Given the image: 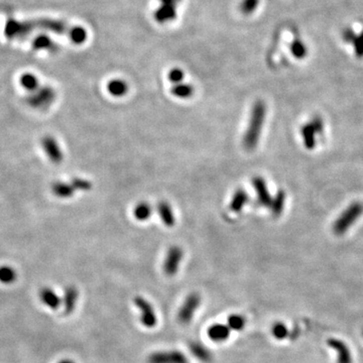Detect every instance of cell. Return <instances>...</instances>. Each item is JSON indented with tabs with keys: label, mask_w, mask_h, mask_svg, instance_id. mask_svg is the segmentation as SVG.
<instances>
[{
	"label": "cell",
	"mask_w": 363,
	"mask_h": 363,
	"mask_svg": "<svg viewBox=\"0 0 363 363\" xmlns=\"http://www.w3.org/2000/svg\"><path fill=\"white\" fill-rule=\"evenodd\" d=\"M59 363H75V362L72 361V360H70V359H63V360H61Z\"/></svg>",
	"instance_id": "cell-34"
},
{
	"label": "cell",
	"mask_w": 363,
	"mask_h": 363,
	"mask_svg": "<svg viewBox=\"0 0 363 363\" xmlns=\"http://www.w3.org/2000/svg\"><path fill=\"white\" fill-rule=\"evenodd\" d=\"M53 191L56 196L61 198H69L74 195L75 189L72 186V184H66V183H56L53 187Z\"/></svg>",
	"instance_id": "cell-23"
},
{
	"label": "cell",
	"mask_w": 363,
	"mask_h": 363,
	"mask_svg": "<svg viewBox=\"0 0 363 363\" xmlns=\"http://www.w3.org/2000/svg\"><path fill=\"white\" fill-rule=\"evenodd\" d=\"M148 363H189L186 355L178 350L157 351L147 358Z\"/></svg>",
	"instance_id": "cell-4"
},
{
	"label": "cell",
	"mask_w": 363,
	"mask_h": 363,
	"mask_svg": "<svg viewBox=\"0 0 363 363\" xmlns=\"http://www.w3.org/2000/svg\"><path fill=\"white\" fill-rule=\"evenodd\" d=\"M51 46H52L51 40L45 36L39 37L35 42V47L37 49H47V48H51Z\"/></svg>",
	"instance_id": "cell-32"
},
{
	"label": "cell",
	"mask_w": 363,
	"mask_h": 363,
	"mask_svg": "<svg viewBox=\"0 0 363 363\" xmlns=\"http://www.w3.org/2000/svg\"><path fill=\"white\" fill-rule=\"evenodd\" d=\"M259 5V0H241L239 4V11L242 15L248 16L253 14Z\"/></svg>",
	"instance_id": "cell-28"
},
{
	"label": "cell",
	"mask_w": 363,
	"mask_h": 363,
	"mask_svg": "<svg viewBox=\"0 0 363 363\" xmlns=\"http://www.w3.org/2000/svg\"><path fill=\"white\" fill-rule=\"evenodd\" d=\"M151 207L148 203L141 202L137 204L133 209V215L136 220L138 221H145L147 220L151 215Z\"/></svg>",
	"instance_id": "cell-22"
},
{
	"label": "cell",
	"mask_w": 363,
	"mask_h": 363,
	"mask_svg": "<svg viewBox=\"0 0 363 363\" xmlns=\"http://www.w3.org/2000/svg\"><path fill=\"white\" fill-rule=\"evenodd\" d=\"M310 123L313 126V128L315 129V131L317 132V134H320V133L323 132V130H324V122L319 116L313 117L312 120L310 121Z\"/></svg>",
	"instance_id": "cell-33"
},
{
	"label": "cell",
	"mask_w": 363,
	"mask_h": 363,
	"mask_svg": "<svg viewBox=\"0 0 363 363\" xmlns=\"http://www.w3.org/2000/svg\"><path fill=\"white\" fill-rule=\"evenodd\" d=\"M201 304V297L197 293L190 294L185 302L182 305L178 313H177V320L180 324L188 325L192 321L196 311L198 310Z\"/></svg>",
	"instance_id": "cell-3"
},
{
	"label": "cell",
	"mask_w": 363,
	"mask_h": 363,
	"mask_svg": "<svg viewBox=\"0 0 363 363\" xmlns=\"http://www.w3.org/2000/svg\"><path fill=\"white\" fill-rule=\"evenodd\" d=\"M302 137H303V141L304 144L306 146V148L308 149H313L316 146V135L317 132L315 131V129L313 128V126L311 125V123H307L302 127Z\"/></svg>",
	"instance_id": "cell-20"
},
{
	"label": "cell",
	"mask_w": 363,
	"mask_h": 363,
	"mask_svg": "<svg viewBox=\"0 0 363 363\" xmlns=\"http://www.w3.org/2000/svg\"><path fill=\"white\" fill-rule=\"evenodd\" d=\"M207 335L214 342H224L230 335V328L223 324H214L208 328Z\"/></svg>",
	"instance_id": "cell-11"
},
{
	"label": "cell",
	"mask_w": 363,
	"mask_h": 363,
	"mask_svg": "<svg viewBox=\"0 0 363 363\" xmlns=\"http://www.w3.org/2000/svg\"><path fill=\"white\" fill-rule=\"evenodd\" d=\"M17 280V274L13 267L4 265L0 266V283L9 285Z\"/></svg>",
	"instance_id": "cell-24"
},
{
	"label": "cell",
	"mask_w": 363,
	"mask_h": 363,
	"mask_svg": "<svg viewBox=\"0 0 363 363\" xmlns=\"http://www.w3.org/2000/svg\"><path fill=\"white\" fill-rule=\"evenodd\" d=\"M228 327L230 328V330H234V331H240L245 327V318L241 315L238 314H233L231 316L228 317Z\"/></svg>",
	"instance_id": "cell-27"
},
{
	"label": "cell",
	"mask_w": 363,
	"mask_h": 363,
	"mask_svg": "<svg viewBox=\"0 0 363 363\" xmlns=\"http://www.w3.org/2000/svg\"><path fill=\"white\" fill-rule=\"evenodd\" d=\"M285 203H286V193L284 191H279L276 194L275 198H272L271 204L269 206L271 214L276 217L280 216L284 211Z\"/></svg>",
	"instance_id": "cell-21"
},
{
	"label": "cell",
	"mask_w": 363,
	"mask_h": 363,
	"mask_svg": "<svg viewBox=\"0 0 363 363\" xmlns=\"http://www.w3.org/2000/svg\"><path fill=\"white\" fill-rule=\"evenodd\" d=\"M266 113V106L263 101H256L252 107L249 122L243 137V146L247 150H253L259 141L264 118Z\"/></svg>",
	"instance_id": "cell-1"
},
{
	"label": "cell",
	"mask_w": 363,
	"mask_h": 363,
	"mask_svg": "<svg viewBox=\"0 0 363 363\" xmlns=\"http://www.w3.org/2000/svg\"><path fill=\"white\" fill-rule=\"evenodd\" d=\"M252 185L256 192L257 202L260 206L269 207L271 204V196L267 189V185L265 180L261 176H254L252 179Z\"/></svg>",
	"instance_id": "cell-9"
},
{
	"label": "cell",
	"mask_w": 363,
	"mask_h": 363,
	"mask_svg": "<svg viewBox=\"0 0 363 363\" xmlns=\"http://www.w3.org/2000/svg\"><path fill=\"white\" fill-rule=\"evenodd\" d=\"M362 335H363V332H362Z\"/></svg>",
	"instance_id": "cell-35"
},
{
	"label": "cell",
	"mask_w": 363,
	"mask_h": 363,
	"mask_svg": "<svg viewBox=\"0 0 363 363\" xmlns=\"http://www.w3.org/2000/svg\"><path fill=\"white\" fill-rule=\"evenodd\" d=\"M248 195L243 189H238L234 192L231 202H230V210L233 213H239L242 211L244 206L248 202Z\"/></svg>",
	"instance_id": "cell-14"
},
{
	"label": "cell",
	"mask_w": 363,
	"mask_h": 363,
	"mask_svg": "<svg viewBox=\"0 0 363 363\" xmlns=\"http://www.w3.org/2000/svg\"><path fill=\"white\" fill-rule=\"evenodd\" d=\"M134 305L140 311L141 324L146 328H153L156 325L157 319L152 306L142 297L134 298Z\"/></svg>",
	"instance_id": "cell-6"
},
{
	"label": "cell",
	"mask_w": 363,
	"mask_h": 363,
	"mask_svg": "<svg viewBox=\"0 0 363 363\" xmlns=\"http://www.w3.org/2000/svg\"><path fill=\"white\" fill-rule=\"evenodd\" d=\"M40 298L41 301L49 308L56 310L61 306V299L59 298V296L51 289L49 288H44L41 292H40Z\"/></svg>",
	"instance_id": "cell-16"
},
{
	"label": "cell",
	"mask_w": 363,
	"mask_h": 363,
	"mask_svg": "<svg viewBox=\"0 0 363 363\" xmlns=\"http://www.w3.org/2000/svg\"><path fill=\"white\" fill-rule=\"evenodd\" d=\"M55 100V92L51 88H44L41 92L38 93L36 97L33 98L32 104L36 107L50 106V104Z\"/></svg>",
	"instance_id": "cell-13"
},
{
	"label": "cell",
	"mask_w": 363,
	"mask_h": 363,
	"mask_svg": "<svg viewBox=\"0 0 363 363\" xmlns=\"http://www.w3.org/2000/svg\"><path fill=\"white\" fill-rule=\"evenodd\" d=\"M170 92L173 96H175L176 98H179V99H188L190 98L193 94H194V88L190 85V84H187V83H177V84H174L171 89H170Z\"/></svg>",
	"instance_id": "cell-18"
},
{
	"label": "cell",
	"mask_w": 363,
	"mask_h": 363,
	"mask_svg": "<svg viewBox=\"0 0 363 363\" xmlns=\"http://www.w3.org/2000/svg\"><path fill=\"white\" fill-rule=\"evenodd\" d=\"M363 214V204L354 202L349 205L343 213L337 218L333 225V231L336 235H343Z\"/></svg>",
	"instance_id": "cell-2"
},
{
	"label": "cell",
	"mask_w": 363,
	"mask_h": 363,
	"mask_svg": "<svg viewBox=\"0 0 363 363\" xmlns=\"http://www.w3.org/2000/svg\"><path fill=\"white\" fill-rule=\"evenodd\" d=\"M157 213L160 220L167 227H172L174 224V215L170 205L164 201L159 202L157 205Z\"/></svg>",
	"instance_id": "cell-17"
},
{
	"label": "cell",
	"mask_w": 363,
	"mask_h": 363,
	"mask_svg": "<svg viewBox=\"0 0 363 363\" xmlns=\"http://www.w3.org/2000/svg\"><path fill=\"white\" fill-rule=\"evenodd\" d=\"M159 7L154 13V19L159 24L171 22L176 17V6L180 0H158Z\"/></svg>",
	"instance_id": "cell-7"
},
{
	"label": "cell",
	"mask_w": 363,
	"mask_h": 363,
	"mask_svg": "<svg viewBox=\"0 0 363 363\" xmlns=\"http://www.w3.org/2000/svg\"><path fill=\"white\" fill-rule=\"evenodd\" d=\"M43 147L49 158L55 162L60 163L63 160V153L57 140L52 136H46L43 139Z\"/></svg>",
	"instance_id": "cell-10"
},
{
	"label": "cell",
	"mask_w": 363,
	"mask_h": 363,
	"mask_svg": "<svg viewBox=\"0 0 363 363\" xmlns=\"http://www.w3.org/2000/svg\"><path fill=\"white\" fill-rule=\"evenodd\" d=\"M182 259H183V249L178 246H171L167 250L163 262L164 274L168 277H173L179 268Z\"/></svg>",
	"instance_id": "cell-5"
},
{
	"label": "cell",
	"mask_w": 363,
	"mask_h": 363,
	"mask_svg": "<svg viewBox=\"0 0 363 363\" xmlns=\"http://www.w3.org/2000/svg\"><path fill=\"white\" fill-rule=\"evenodd\" d=\"M68 34H69L71 41L76 45H81V44L85 43L87 40V36H88L86 30L81 27H75V28L71 29Z\"/></svg>",
	"instance_id": "cell-25"
},
{
	"label": "cell",
	"mask_w": 363,
	"mask_h": 363,
	"mask_svg": "<svg viewBox=\"0 0 363 363\" xmlns=\"http://www.w3.org/2000/svg\"><path fill=\"white\" fill-rule=\"evenodd\" d=\"M72 186L74 187L75 190L78 189V190H82V191H88L91 189V187H92L90 182L83 179V178H78V177H76L72 180Z\"/></svg>",
	"instance_id": "cell-31"
},
{
	"label": "cell",
	"mask_w": 363,
	"mask_h": 363,
	"mask_svg": "<svg viewBox=\"0 0 363 363\" xmlns=\"http://www.w3.org/2000/svg\"><path fill=\"white\" fill-rule=\"evenodd\" d=\"M191 353L198 358L199 360L203 361V362H209L212 359V354L211 352L201 343L198 342H192L189 346Z\"/></svg>",
	"instance_id": "cell-19"
},
{
	"label": "cell",
	"mask_w": 363,
	"mask_h": 363,
	"mask_svg": "<svg viewBox=\"0 0 363 363\" xmlns=\"http://www.w3.org/2000/svg\"><path fill=\"white\" fill-rule=\"evenodd\" d=\"M77 301H78V291H77V289L75 287H73V286L67 287L66 290H65L64 301H63L64 313L66 315H70L71 313L74 312Z\"/></svg>",
	"instance_id": "cell-12"
},
{
	"label": "cell",
	"mask_w": 363,
	"mask_h": 363,
	"mask_svg": "<svg viewBox=\"0 0 363 363\" xmlns=\"http://www.w3.org/2000/svg\"><path fill=\"white\" fill-rule=\"evenodd\" d=\"M107 91L114 97H122L128 92V85L122 79H112L107 84Z\"/></svg>",
	"instance_id": "cell-15"
},
{
	"label": "cell",
	"mask_w": 363,
	"mask_h": 363,
	"mask_svg": "<svg viewBox=\"0 0 363 363\" xmlns=\"http://www.w3.org/2000/svg\"><path fill=\"white\" fill-rule=\"evenodd\" d=\"M184 77H185V73L184 71L179 69V68H173L171 69L168 74H167V79L174 85V84H177V83H180L183 82L184 80Z\"/></svg>",
	"instance_id": "cell-30"
},
{
	"label": "cell",
	"mask_w": 363,
	"mask_h": 363,
	"mask_svg": "<svg viewBox=\"0 0 363 363\" xmlns=\"http://www.w3.org/2000/svg\"><path fill=\"white\" fill-rule=\"evenodd\" d=\"M327 345L337 354V363H353L352 354L346 343L337 338H329Z\"/></svg>",
	"instance_id": "cell-8"
},
{
	"label": "cell",
	"mask_w": 363,
	"mask_h": 363,
	"mask_svg": "<svg viewBox=\"0 0 363 363\" xmlns=\"http://www.w3.org/2000/svg\"><path fill=\"white\" fill-rule=\"evenodd\" d=\"M271 334L277 340H284L289 336V329L284 323L277 322L271 327Z\"/></svg>",
	"instance_id": "cell-26"
},
{
	"label": "cell",
	"mask_w": 363,
	"mask_h": 363,
	"mask_svg": "<svg viewBox=\"0 0 363 363\" xmlns=\"http://www.w3.org/2000/svg\"><path fill=\"white\" fill-rule=\"evenodd\" d=\"M21 84L27 90L33 91L38 86V79L36 78V76H34L32 74H25L21 78Z\"/></svg>",
	"instance_id": "cell-29"
}]
</instances>
